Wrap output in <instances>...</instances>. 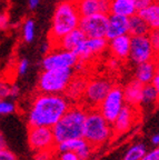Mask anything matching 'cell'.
<instances>
[{"label":"cell","mask_w":159,"mask_h":160,"mask_svg":"<svg viewBox=\"0 0 159 160\" xmlns=\"http://www.w3.org/2000/svg\"><path fill=\"white\" fill-rule=\"evenodd\" d=\"M69 107L68 98L61 93L40 92L33 98L28 110L27 119L29 127L52 128Z\"/></svg>","instance_id":"cell-1"},{"label":"cell","mask_w":159,"mask_h":160,"mask_svg":"<svg viewBox=\"0 0 159 160\" xmlns=\"http://www.w3.org/2000/svg\"><path fill=\"white\" fill-rule=\"evenodd\" d=\"M79 11L75 0H61L54 11L51 28L49 31V42L51 47L66 33L79 27Z\"/></svg>","instance_id":"cell-2"},{"label":"cell","mask_w":159,"mask_h":160,"mask_svg":"<svg viewBox=\"0 0 159 160\" xmlns=\"http://www.w3.org/2000/svg\"><path fill=\"white\" fill-rule=\"evenodd\" d=\"M87 111L88 110L85 109L84 106H70L65 115L51 128L56 145L66 140L81 138L84 136L85 120Z\"/></svg>","instance_id":"cell-3"},{"label":"cell","mask_w":159,"mask_h":160,"mask_svg":"<svg viewBox=\"0 0 159 160\" xmlns=\"http://www.w3.org/2000/svg\"><path fill=\"white\" fill-rule=\"evenodd\" d=\"M112 135L114 131L111 123L105 119L99 110L96 108L88 110L82 137L92 146V148L95 149L108 142Z\"/></svg>","instance_id":"cell-4"},{"label":"cell","mask_w":159,"mask_h":160,"mask_svg":"<svg viewBox=\"0 0 159 160\" xmlns=\"http://www.w3.org/2000/svg\"><path fill=\"white\" fill-rule=\"evenodd\" d=\"M74 77V68L42 70L38 79V89L44 93H62Z\"/></svg>","instance_id":"cell-5"},{"label":"cell","mask_w":159,"mask_h":160,"mask_svg":"<svg viewBox=\"0 0 159 160\" xmlns=\"http://www.w3.org/2000/svg\"><path fill=\"white\" fill-rule=\"evenodd\" d=\"M111 87V82L107 78H94V79L87 81L81 99L84 100V103L87 107L91 108V109L98 108V106L101 103L106 95L109 92Z\"/></svg>","instance_id":"cell-6"},{"label":"cell","mask_w":159,"mask_h":160,"mask_svg":"<svg viewBox=\"0 0 159 160\" xmlns=\"http://www.w3.org/2000/svg\"><path fill=\"white\" fill-rule=\"evenodd\" d=\"M79 62L78 57L74 51L51 48L49 52L45 55L41 60V67L44 70L61 69V68H74Z\"/></svg>","instance_id":"cell-7"},{"label":"cell","mask_w":159,"mask_h":160,"mask_svg":"<svg viewBox=\"0 0 159 160\" xmlns=\"http://www.w3.org/2000/svg\"><path fill=\"white\" fill-rule=\"evenodd\" d=\"M126 101H125L122 88L119 86H112L109 92L101 101V103L98 106V110L105 117V119L112 123L114 120L119 115L120 110L122 109Z\"/></svg>","instance_id":"cell-8"},{"label":"cell","mask_w":159,"mask_h":160,"mask_svg":"<svg viewBox=\"0 0 159 160\" xmlns=\"http://www.w3.org/2000/svg\"><path fill=\"white\" fill-rule=\"evenodd\" d=\"M109 13H95L82 16L79 21V29L86 38H106Z\"/></svg>","instance_id":"cell-9"},{"label":"cell","mask_w":159,"mask_h":160,"mask_svg":"<svg viewBox=\"0 0 159 160\" xmlns=\"http://www.w3.org/2000/svg\"><path fill=\"white\" fill-rule=\"evenodd\" d=\"M28 143L29 147L36 152L56 149L54 132L49 127H29Z\"/></svg>","instance_id":"cell-10"},{"label":"cell","mask_w":159,"mask_h":160,"mask_svg":"<svg viewBox=\"0 0 159 160\" xmlns=\"http://www.w3.org/2000/svg\"><path fill=\"white\" fill-rule=\"evenodd\" d=\"M131 37V36H130ZM156 55L148 35L132 36L130 40V52L128 59L135 65L154 60Z\"/></svg>","instance_id":"cell-11"},{"label":"cell","mask_w":159,"mask_h":160,"mask_svg":"<svg viewBox=\"0 0 159 160\" xmlns=\"http://www.w3.org/2000/svg\"><path fill=\"white\" fill-rule=\"evenodd\" d=\"M107 48V38H85L81 45L76 49L75 53L77 55L79 62L85 63L101 55Z\"/></svg>","instance_id":"cell-12"},{"label":"cell","mask_w":159,"mask_h":160,"mask_svg":"<svg viewBox=\"0 0 159 160\" xmlns=\"http://www.w3.org/2000/svg\"><path fill=\"white\" fill-rule=\"evenodd\" d=\"M139 117L137 107L130 106L128 103H125L122 109L120 110L119 115L112 122V131L114 135L120 136L129 131L132 126L136 123L137 118Z\"/></svg>","instance_id":"cell-13"},{"label":"cell","mask_w":159,"mask_h":160,"mask_svg":"<svg viewBox=\"0 0 159 160\" xmlns=\"http://www.w3.org/2000/svg\"><path fill=\"white\" fill-rule=\"evenodd\" d=\"M56 149L58 152L61 151H74L76 155L79 157L80 160H89L92 153V146L88 142L84 137L76 138V139H70L62 141L56 145Z\"/></svg>","instance_id":"cell-14"},{"label":"cell","mask_w":159,"mask_h":160,"mask_svg":"<svg viewBox=\"0 0 159 160\" xmlns=\"http://www.w3.org/2000/svg\"><path fill=\"white\" fill-rule=\"evenodd\" d=\"M80 16L109 13L110 0H75Z\"/></svg>","instance_id":"cell-15"},{"label":"cell","mask_w":159,"mask_h":160,"mask_svg":"<svg viewBox=\"0 0 159 160\" xmlns=\"http://www.w3.org/2000/svg\"><path fill=\"white\" fill-rule=\"evenodd\" d=\"M128 30H129V18L114 13L108 15V27L106 33V38L108 40L122 35H128Z\"/></svg>","instance_id":"cell-16"},{"label":"cell","mask_w":159,"mask_h":160,"mask_svg":"<svg viewBox=\"0 0 159 160\" xmlns=\"http://www.w3.org/2000/svg\"><path fill=\"white\" fill-rule=\"evenodd\" d=\"M130 35H122L108 40V48L112 57L117 58L120 61L128 59L130 52Z\"/></svg>","instance_id":"cell-17"},{"label":"cell","mask_w":159,"mask_h":160,"mask_svg":"<svg viewBox=\"0 0 159 160\" xmlns=\"http://www.w3.org/2000/svg\"><path fill=\"white\" fill-rule=\"evenodd\" d=\"M85 38H86V36L84 35V32L79 28H76V29L71 30L70 32L66 33L64 37L60 38L51 48H60V49L69 50V51L75 52L76 49L85 40Z\"/></svg>","instance_id":"cell-18"},{"label":"cell","mask_w":159,"mask_h":160,"mask_svg":"<svg viewBox=\"0 0 159 160\" xmlns=\"http://www.w3.org/2000/svg\"><path fill=\"white\" fill-rule=\"evenodd\" d=\"M142 85L138 80H131L130 82L127 83V86L124 88V97L126 103L130 106L137 107L141 103V96H142Z\"/></svg>","instance_id":"cell-19"},{"label":"cell","mask_w":159,"mask_h":160,"mask_svg":"<svg viewBox=\"0 0 159 160\" xmlns=\"http://www.w3.org/2000/svg\"><path fill=\"white\" fill-rule=\"evenodd\" d=\"M138 15L142 18L149 26L150 29H158L159 28V2L154 1L150 5L141 8L138 11Z\"/></svg>","instance_id":"cell-20"},{"label":"cell","mask_w":159,"mask_h":160,"mask_svg":"<svg viewBox=\"0 0 159 160\" xmlns=\"http://www.w3.org/2000/svg\"><path fill=\"white\" fill-rule=\"evenodd\" d=\"M137 11L138 9L135 5L134 0H110L109 13L125 16L129 18L137 13Z\"/></svg>","instance_id":"cell-21"},{"label":"cell","mask_w":159,"mask_h":160,"mask_svg":"<svg viewBox=\"0 0 159 160\" xmlns=\"http://www.w3.org/2000/svg\"><path fill=\"white\" fill-rule=\"evenodd\" d=\"M156 73V66H155L154 60L150 61H146L137 65L136 72H135V79L138 80L142 85H147V83H151L152 79Z\"/></svg>","instance_id":"cell-22"},{"label":"cell","mask_w":159,"mask_h":160,"mask_svg":"<svg viewBox=\"0 0 159 160\" xmlns=\"http://www.w3.org/2000/svg\"><path fill=\"white\" fill-rule=\"evenodd\" d=\"M149 26L147 22L138 15V12L129 17V30H128V35L132 36H144L148 35L150 31Z\"/></svg>","instance_id":"cell-23"},{"label":"cell","mask_w":159,"mask_h":160,"mask_svg":"<svg viewBox=\"0 0 159 160\" xmlns=\"http://www.w3.org/2000/svg\"><path fill=\"white\" fill-rule=\"evenodd\" d=\"M86 83H87V81L84 78H80V77L72 78V80L70 81V83L68 85L67 89L65 91L66 95H67V98H70V99L81 98L82 93H84L85 87H86Z\"/></svg>","instance_id":"cell-24"},{"label":"cell","mask_w":159,"mask_h":160,"mask_svg":"<svg viewBox=\"0 0 159 160\" xmlns=\"http://www.w3.org/2000/svg\"><path fill=\"white\" fill-rule=\"evenodd\" d=\"M158 101H159V96H158V93H157L154 86H152L151 83L144 85V87H142L141 103H140V105L151 107V106L156 105Z\"/></svg>","instance_id":"cell-25"},{"label":"cell","mask_w":159,"mask_h":160,"mask_svg":"<svg viewBox=\"0 0 159 160\" xmlns=\"http://www.w3.org/2000/svg\"><path fill=\"white\" fill-rule=\"evenodd\" d=\"M147 152V147L141 142H137L135 145L130 146L126 150L122 160H140L144 155Z\"/></svg>","instance_id":"cell-26"},{"label":"cell","mask_w":159,"mask_h":160,"mask_svg":"<svg viewBox=\"0 0 159 160\" xmlns=\"http://www.w3.org/2000/svg\"><path fill=\"white\" fill-rule=\"evenodd\" d=\"M36 35V23L35 20L28 18L23 26V38L26 43L33 42Z\"/></svg>","instance_id":"cell-27"},{"label":"cell","mask_w":159,"mask_h":160,"mask_svg":"<svg viewBox=\"0 0 159 160\" xmlns=\"http://www.w3.org/2000/svg\"><path fill=\"white\" fill-rule=\"evenodd\" d=\"M16 105L13 101L7 99L0 100V116H7L11 115L16 111Z\"/></svg>","instance_id":"cell-28"},{"label":"cell","mask_w":159,"mask_h":160,"mask_svg":"<svg viewBox=\"0 0 159 160\" xmlns=\"http://www.w3.org/2000/svg\"><path fill=\"white\" fill-rule=\"evenodd\" d=\"M148 37L151 42L152 49L155 51V55L159 56V28L158 29H151L148 33Z\"/></svg>","instance_id":"cell-29"},{"label":"cell","mask_w":159,"mask_h":160,"mask_svg":"<svg viewBox=\"0 0 159 160\" xmlns=\"http://www.w3.org/2000/svg\"><path fill=\"white\" fill-rule=\"evenodd\" d=\"M10 95H11V83L0 80V98L7 99L10 98Z\"/></svg>","instance_id":"cell-30"},{"label":"cell","mask_w":159,"mask_h":160,"mask_svg":"<svg viewBox=\"0 0 159 160\" xmlns=\"http://www.w3.org/2000/svg\"><path fill=\"white\" fill-rule=\"evenodd\" d=\"M29 60L23 58V59L19 60V62H18L17 66V73L19 76H25L26 73L28 72V70H29Z\"/></svg>","instance_id":"cell-31"},{"label":"cell","mask_w":159,"mask_h":160,"mask_svg":"<svg viewBox=\"0 0 159 160\" xmlns=\"http://www.w3.org/2000/svg\"><path fill=\"white\" fill-rule=\"evenodd\" d=\"M155 61V66H156V73H155V77L151 81V85L155 87L157 93L159 96V56H156L154 59Z\"/></svg>","instance_id":"cell-32"},{"label":"cell","mask_w":159,"mask_h":160,"mask_svg":"<svg viewBox=\"0 0 159 160\" xmlns=\"http://www.w3.org/2000/svg\"><path fill=\"white\" fill-rule=\"evenodd\" d=\"M0 160H18V158L11 150L5 147L0 149Z\"/></svg>","instance_id":"cell-33"},{"label":"cell","mask_w":159,"mask_h":160,"mask_svg":"<svg viewBox=\"0 0 159 160\" xmlns=\"http://www.w3.org/2000/svg\"><path fill=\"white\" fill-rule=\"evenodd\" d=\"M140 160H159V147H156L151 150H147V152Z\"/></svg>","instance_id":"cell-34"},{"label":"cell","mask_w":159,"mask_h":160,"mask_svg":"<svg viewBox=\"0 0 159 160\" xmlns=\"http://www.w3.org/2000/svg\"><path fill=\"white\" fill-rule=\"evenodd\" d=\"M58 160H80L74 151H61L58 156Z\"/></svg>","instance_id":"cell-35"},{"label":"cell","mask_w":159,"mask_h":160,"mask_svg":"<svg viewBox=\"0 0 159 160\" xmlns=\"http://www.w3.org/2000/svg\"><path fill=\"white\" fill-rule=\"evenodd\" d=\"M54 150H48V151H39L36 156V160H51V152Z\"/></svg>","instance_id":"cell-36"},{"label":"cell","mask_w":159,"mask_h":160,"mask_svg":"<svg viewBox=\"0 0 159 160\" xmlns=\"http://www.w3.org/2000/svg\"><path fill=\"white\" fill-rule=\"evenodd\" d=\"M154 1H156V0H134L135 5H136V7L138 10L146 7V6L150 5V3L154 2Z\"/></svg>","instance_id":"cell-37"},{"label":"cell","mask_w":159,"mask_h":160,"mask_svg":"<svg viewBox=\"0 0 159 160\" xmlns=\"http://www.w3.org/2000/svg\"><path fill=\"white\" fill-rule=\"evenodd\" d=\"M8 23H9V20L8 17L3 13H0V30H3L8 27Z\"/></svg>","instance_id":"cell-38"},{"label":"cell","mask_w":159,"mask_h":160,"mask_svg":"<svg viewBox=\"0 0 159 160\" xmlns=\"http://www.w3.org/2000/svg\"><path fill=\"white\" fill-rule=\"evenodd\" d=\"M20 93V89L17 85L13 83L11 85V95H10V98H17Z\"/></svg>","instance_id":"cell-39"},{"label":"cell","mask_w":159,"mask_h":160,"mask_svg":"<svg viewBox=\"0 0 159 160\" xmlns=\"http://www.w3.org/2000/svg\"><path fill=\"white\" fill-rule=\"evenodd\" d=\"M40 0H28V5H29V8L31 10L36 9V8L39 6Z\"/></svg>","instance_id":"cell-40"},{"label":"cell","mask_w":159,"mask_h":160,"mask_svg":"<svg viewBox=\"0 0 159 160\" xmlns=\"http://www.w3.org/2000/svg\"><path fill=\"white\" fill-rule=\"evenodd\" d=\"M151 143L155 147H159V133H156L151 137Z\"/></svg>","instance_id":"cell-41"},{"label":"cell","mask_w":159,"mask_h":160,"mask_svg":"<svg viewBox=\"0 0 159 160\" xmlns=\"http://www.w3.org/2000/svg\"><path fill=\"white\" fill-rule=\"evenodd\" d=\"M6 147V139H5V136L3 135V132L0 131V149L1 148H5Z\"/></svg>","instance_id":"cell-42"},{"label":"cell","mask_w":159,"mask_h":160,"mask_svg":"<svg viewBox=\"0 0 159 160\" xmlns=\"http://www.w3.org/2000/svg\"><path fill=\"white\" fill-rule=\"evenodd\" d=\"M156 1H158V2H159V0H156Z\"/></svg>","instance_id":"cell-43"},{"label":"cell","mask_w":159,"mask_h":160,"mask_svg":"<svg viewBox=\"0 0 159 160\" xmlns=\"http://www.w3.org/2000/svg\"><path fill=\"white\" fill-rule=\"evenodd\" d=\"M0 100H1V98H0Z\"/></svg>","instance_id":"cell-44"}]
</instances>
